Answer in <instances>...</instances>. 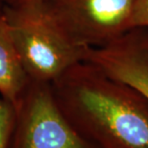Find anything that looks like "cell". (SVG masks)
<instances>
[{
	"mask_svg": "<svg viewBox=\"0 0 148 148\" xmlns=\"http://www.w3.org/2000/svg\"><path fill=\"white\" fill-rule=\"evenodd\" d=\"M51 84L68 122L97 148H148V99L87 61Z\"/></svg>",
	"mask_w": 148,
	"mask_h": 148,
	"instance_id": "cell-1",
	"label": "cell"
},
{
	"mask_svg": "<svg viewBox=\"0 0 148 148\" xmlns=\"http://www.w3.org/2000/svg\"><path fill=\"white\" fill-rule=\"evenodd\" d=\"M3 15L29 79L51 83L84 61L88 48L69 41L37 4L5 6Z\"/></svg>",
	"mask_w": 148,
	"mask_h": 148,
	"instance_id": "cell-2",
	"label": "cell"
},
{
	"mask_svg": "<svg viewBox=\"0 0 148 148\" xmlns=\"http://www.w3.org/2000/svg\"><path fill=\"white\" fill-rule=\"evenodd\" d=\"M137 0H40V9L70 42L98 48L132 30Z\"/></svg>",
	"mask_w": 148,
	"mask_h": 148,
	"instance_id": "cell-3",
	"label": "cell"
},
{
	"mask_svg": "<svg viewBox=\"0 0 148 148\" xmlns=\"http://www.w3.org/2000/svg\"><path fill=\"white\" fill-rule=\"evenodd\" d=\"M14 107L15 119L9 148H97L63 115L48 82L29 79Z\"/></svg>",
	"mask_w": 148,
	"mask_h": 148,
	"instance_id": "cell-4",
	"label": "cell"
},
{
	"mask_svg": "<svg viewBox=\"0 0 148 148\" xmlns=\"http://www.w3.org/2000/svg\"><path fill=\"white\" fill-rule=\"evenodd\" d=\"M84 61L148 99V31L132 29L105 46L88 48Z\"/></svg>",
	"mask_w": 148,
	"mask_h": 148,
	"instance_id": "cell-5",
	"label": "cell"
},
{
	"mask_svg": "<svg viewBox=\"0 0 148 148\" xmlns=\"http://www.w3.org/2000/svg\"><path fill=\"white\" fill-rule=\"evenodd\" d=\"M29 77L13 42L4 15L0 16V94L15 105L22 96Z\"/></svg>",
	"mask_w": 148,
	"mask_h": 148,
	"instance_id": "cell-6",
	"label": "cell"
},
{
	"mask_svg": "<svg viewBox=\"0 0 148 148\" xmlns=\"http://www.w3.org/2000/svg\"><path fill=\"white\" fill-rule=\"evenodd\" d=\"M15 111L14 105L0 99V148H9L15 125Z\"/></svg>",
	"mask_w": 148,
	"mask_h": 148,
	"instance_id": "cell-7",
	"label": "cell"
},
{
	"mask_svg": "<svg viewBox=\"0 0 148 148\" xmlns=\"http://www.w3.org/2000/svg\"><path fill=\"white\" fill-rule=\"evenodd\" d=\"M132 29L148 31V0H137L132 12Z\"/></svg>",
	"mask_w": 148,
	"mask_h": 148,
	"instance_id": "cell-8",
	"label": "cell"
},
{
	"mask_svg": "<svg viewBox=\"0 0 148 148\" xmlns=\"http://www.w3.org/2000/svg\"><path fill=\"white\" fill-rule=\"evenodd\" d=\"M4 6L9 7H17V6H22L27 4H32V3L40 2V0H1Z\"/></svg>",
	"mask_w": 148,
	"mask_h": 148,
	"instance_id": "cell-9",
	"label": "cell"
},
{
	"mask_svg": "<svg viewBox=\"0 0 148 148\" xmlns=\"http://www.w3.org/2000/svg\"><path fill=\"white\" fill-rule=\"evenodd\" d=\"M4 4H3V2L0 0V16H2L3 14V12H4Z\"/></svg>",
	"mask_w": 148,
	"mask_h": 148,
	"instance_id": "cell-10",
	"label": "cell"
}]
</instances>
